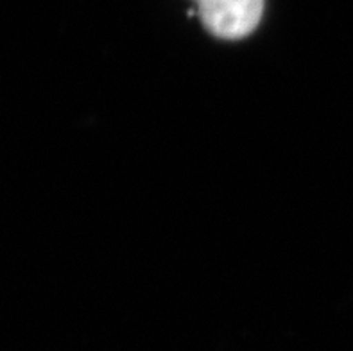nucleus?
<instances>
[{"label":"nucleus","mask_w":353,"mask_h":351,"mask_svg":"<svg viewBox=\"0 0 353 351\" xmlns=\"http://www.w3.org/2000/svg\"><path fill=\"white\" fill-rule=\"evenodd\" d=\"M196 4L206 29L223 40L251 34L264 13V0H196Z\"/></svg>","instance_id":"obj_1"}]
</instances>
